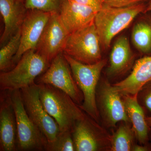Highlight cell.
<instances>
[{
  "label": "cell",
  "instance_id": "603a6c76",
  "mask_svg": "<svg viewBox=\"0 0 151 151\" xmlns=\"http://www.w3.org/2000/svg\"><path fill=\"white\" fill-rule=\"evenodd\" d=\"M62 0H24L25 7L29 10L59 13Z\"/></svg>",
  "mask_w": 151,
  "mask_h": 151
},
{
  "label": "cell",
  "instance_id": "d6986e66",
  "mask_svg": "<svg viewBox=\"0 0 151 151\" xmlns=\"http://www.w3.org/2000/svg\"><path fill=\"white\" fill-rule=\"evenodd\" d=\"M130 123L120 122L116 131L111 134V151H132L137 139Z\"/></svg>",
  "mask_w": 151,
  "mask_h": 151
},
{
  "label": "cell",
  "instance_id": "83f0119b",
  "mask_svg": "<svg viewBox=\"0 0 151 151\" xmlns=\"http://www.w3.org/2000/svg\"><path fill=\"white\" fill-rule=\"evenodd\" d=\"M151 12V0H149L147 4L145 12Z\"/></svg>",
  "mask_w": 151,
  "mask_h": 151
},
{
  "label": "cell",
  "instance_id": "7a4b0ae2",
  "mask_svg": "<svg viewBox=\"0 0 151 151\" xmlns=\"http://www.w3.org/2000/svg\"><path fill=\"white\" fill-rule=\"evenodd\" d=\"M146 7L145 3L125 7L104 4L94 21L102 48L108 49L113 38L127 28L138 15L145 12Z\"/></svg>",
  "mask_w": 151,
  "mask_h": 151
},
{
  "label": "cell",
  "instance_id": "277c9868",
  "mask_svg": "<svg viewBox=\"0 0 151 151\" xmlns=\"http://www.w3.org/2000/svg\"><path fill=\"white\" fill-rule=\"evenodd\" d=\"M63 53L84 96L83 103L79 106L86 114L100 123V115L96 105V90L101 72L107 64V60L102 59L94 64H86Z\"/></svg>",
  "mask_w": 151,
  "mask_h": 151
},
{
  "label": "cell",
  "instance_id": "484cf974",
  "mask_svg": "<svg viewBox=\"0 0 151 151\" xmlns=\"http://www.w3.org/2000/svg\"><path fill=\"white\" fill-rule=\"evenodd\" d=\"M76 2L99 11L105 4V0H73Z\"/></svg>",
  "mask_w": 151,
  "mask_h": 151
},
{
  "label": "cell",
  "instance_id": "4316f807",
  "mask_svg": "<svg viewBox=\"0 0 151 151\" xmlns=\"http://www.w3.org/2000/svg\"><path fill=\"white\" fill-rule=\"evenodd\" d=\"M149 150V148L146 145H141L136 144L134 146L132 151H147Z\"/></svg>",
  "mask_w": 151,
  "mask_h": 151
},
{
  "label": "cell",
  "instance_id": "30bf717a",
  "mask_svg": "<svg viewBox=\"0 0 151 151\" xmlns=\"http://www.w3.org/2000/svg\"><path fill=\"white\" fill-rule=\"evenodd\" d=\"M27 113L46 137L48 142L54 140L60 132L59 126L47 112L41 102L38 84L20 89Z\"/></svg>",
  "mask_w": 151,
  "mask_h": 151
},
{
  "label": "cell",
  "instance_id": "3957f363",
  "mask_svg": "<svg viewBox=\"0 0 151 151\" xmlns=\"http://www.w3.org/2000/svg\"><path fill=\"white\" fill-rule=\"evenodd\" d=\"M50 63L36 50L25 52L15 66L0 73L1 91L20 90L36 84L35 80Z\"/></svg>",
  "mask_w": 151,
  "mask_h": 151
},
{
  "label": "cell",
  "instance_id": "6da1fadb",
  "mask_svg": "<svg viewBox=\"0 0 151 151\" xmlns=\"http://www.w3.org/2000/svg\"><path fill=\"white\" fill-rule=\"evenodd\" d=\"M37 84L42 104L58 124L60 132L72 131L76 122L86 113L65 92L49 84Z\"/></svg>",
  "mask_w": 151,
  "mask_h": 151
},
{
  "label": "cell",
  "instance_id": "d4e9b609",
  "mask_svg": "<svg viewBox=\"0 0 151 151\" xmlns=\"http://www.w3.org/2000/svg\"><path fill=\"white\" fill-rule=\"evenodd\" d=\"M149 0H105V4L115 7H125L145 3Z\"/></svg>",
  "mask_w": 151,
  "mask_h": 151
},
{
  "label": "cell",
  "instance_id": "f1b7e54d",
  "mask_svg": "<svg viewBox=\"0 0 151 151\" xmlns=\"http://www.w3.org/2000/svg\"><path fill=\"white\" fill-rule=\"evenodd\" d=\"M146 122L149 127H151V117H148L146 118Z\"/></svg>",
  "mask_w": 151,
  "mask_h": 151
},
{
  "label": "cell",
  "instance_id": "9c48e42d",
  "mask_svg": "<svg viewBox=\"0 0 151 151\" xmlns=\"http://www.w3.org/2000/svg\"><path fill=\"white\" fill-rule=\"evenodd\" d=\"M35 83L49 84L65 92L79 106L83 103V94L63 52L52 60L47 69L36 79Z\"/></svg>",
  "mask_w": 151,
  "mask_h": 151
},
{
  "label": "cell",
  "instance_id": "44dd1931",
  "mask_svg": "<svg viewBox=\"0 0 151 151\" xmlns=\"http://www.w3.org/2000/svg\"><path fill=\"white\" fill-rule=\"evenodd\" d=\"M21 28L16 33L0 50V70L1 72L6 71L13 64V58L19 48L21 43Z\"/></svg>",
  "mask_w": 151,
  "mask_h": 151
},
{
  "label": "cell",
  "instance_id": "e0dca14e",
  "mask_svg": "<svg viewBox=\"0 0 151 151\" xmlns=\"http://www.w3.org/2000/svg\"><path fill=\"white\" fill-rule=\"evenodd\" d=\"M135 57L127 37L117 39L112 47L110 56L108 73L111 77L124 75L134 65Z\"/></svg>",
  "mask_w": 151,
  "mask_h": 151
},
{
  "label": "cell",
  "instance_id": "9a60e30c",
  "mask_svg": "<svg viewBox=\"0 0 151 151\" xmlns=\"http://www.w3.org/2000/svg\"><path fill=\"white\" fill-rule=\"evenodd\" d=\"M24 2L17 0H0V12L4 29L1 37V46L6 44L21 27L27 13Z\"/></svg>",
  "mask_w": 151,
  "mask_h": 151
},
{
  "label": "cell",
  "instance_id": "ba28073f",
  "mask_svg": "<svg viewBox=\"0 0 151 151\" xmlns=\"http://www.w3.org/2000/svg\"><path fill=\"white\" fill-rule=\"evenodd\" d=\"M86 114L76 122L72 134L76 151H111L112 134Z\"/></svg>",
  "mask_w": 151,
  "mask_h": 151
},
{
  "label": "cell",
  "instance_id": "8fae6325",
  "mask_svg": "<svg viewBox=\"0 0 151 151\" xmlns=\"http://www.w3.org/2000/svg\"><path fill=\"white\" fill-rule=\"evenodd\" d=\"M69 32L58 13H51L36 50L50 63L63 52Z\"/></svg>",
  "mask_w": 151,
  "mask_h": 151
},
{
  "label": "cell",
  "instance_id": "5bb4252c",
  "mask_svg": "<svg viewBox=\"0 0 151 151\" xmlns=\"http://www.w3.org/2000/svg\"><path fill=\"white\" fill-rule=\"evenodd\" d=\"M97 12L73 0H62L59 15L70 34L94 22Z\"/></svg>",
  "mask_w": 151,
  "mask_h": 151
},
{
  "label": "cell",
  "instance_id": "f546056e",
  "mask_svg": "<svg viewBox=\"0 0 151 151\" xmlns=\"http://www.w3.org/2000/svg\"><path fill=\"white\" fill-rule=\"evenodd\" d=\"M17 1H20L21 2H24V0H17Z\"/></svg>",
  "mask_w": 151,
  "mask_h": 151
},
{
  "label": "cell",
  "instance_id": "7c38bea8",
  "mask_svg": "<svg viewBox=\"0 0 151 151\" xmlns=\"http://www.w3.org/2000/svg\"><path fill=\"white\" fill-rule=\"evenodd\" d=\"M51 13L38 10H30L27 13L21 27V43L14 57L13 64L17 63L25 52L36 50Z\"/></svg>",
  "mask_w": 151,
  "mask_h": 151
},
{
  "label": "cell",
  "instance_id": "2e32d148",
  "mask_svg": "<svg viewBox=\"0 0 151 151\" xmlns=\"http://www.w3.org/2000/svg\"><path fill=\"white\" fill-rule=\"evenodd\" d=\"M151 81V56H149L138 59L130 75L113 84L121 94L134 95Z\"/></svg>",
  "mask_w": 151,
  "mask_h": 151
},
{
  "label": "cell",
  "instance_id": "4fadbf2b",
  "mask_svg": "<svg viewBox=\"0 0 151 151\" xmlns=\"http://www.w3.org/2000/svg\"><path fill=\"white\" fill-rule=\"evenodd\" d=\"M0 151H17L16 117L10 91H1Z\"/></svg>",
  "mask_w": 151,
  "mask_h": 151
},
{
  "label": "cell",
  "instance_id": "8992f818",
  "mask_svg": "<svg viewBox=\"0 0 151 151\" xmlns=\"http://www.w3.org/2000/svg\"><path fill=\"white\" fill-rule=\"evenodd\" d=\"M101 44L94 22L69 34L63 53L78 62L92 64L102 59Z\"/></svg>",
  "mask_w": 151,
  "mask_h": 151
},
{
  "label": "cell",
  "instance_id": "cb8c5ba5",
  "mask_svg": "<svg viewBox=\"0 0 151 151\" xmlns=\"http://www.w3.org/2000/svg\"><path fill=\"white\" fill-rule=\"evenodd\" d=\"M138 96H140L145 107L151 112V81L143 86L138 92Z\"/></svg>",
  "mask_w": 151,
  "mask_h": 151
},
{
  "label": "cell",
  "instance_id": "ffe728a7",
  "mask_svg": "<svg viewBox=\"0 0 151 151\" xmlns=\"http://www.w3.org/2000/svg\"><path fill=\"white\" fill-rule=\"evenodd\" d=\"M132 40L139 51L147 53L151 51V25L147 22H138L132 29Z\"/></svg>",
  "mask_w": 151,
  "mask_h": 151
},
{
  "label": "cell",
  "instance_id": "7402d4cb",
  "mask_svg": "<svg viewBox=\"0 0 151 151\" xmlns=\"http://www.w3.org/2000/svg\"><path fill=\"white\" fill-rule=\"evenodd\" d=\"M46 151H75L72 131H65L60 132L54 141L51 142H48Z\"/></svg>",
  "mask_w": 151,
  "mask_h": 151
},
{
  "label": "cell",
  "instance_id": "52a82bcc",
  "mask_svg": "<svg viewBox=\"0 0 151 151\" xmlns=\"http://www.w3.org/2000/svg\"><path fill=\"white\" fill-rule=\"evenodd\" d=\"M96 102L100 121L105 128H115L121 122L130 123L122 94L106 79L99 81Z\"/></svg>",
  "mask_w": 151,
  "mask_h": 151
},
{
  "label": "cell",
  "instance_id": "ac0fdd59",
  "mask_svg": "<svg viewBox=\"0 0 151 151\" xmlns=\"http://www.w3.org/2000/svg\"><path fill=\"white\" fill-rule=\"evenodd\" d=\"M122 94L127 115L137 140L141 145H146L148 140L149 127L142 107L138 100V94Z\"/></svg>",
  "mask_w": 151,
  "mask_h": 151
},
{
  "label": "cell",
  "instance_id": "5b68a950",
  "mask_svg": "<svg viewBox=\"0 0 151 151\" xmlns=\"http://www.w3.org/2000/svg\"><path fill=\"white\" fill-rule=\"evenodd\" d=\"M10 92L16 117L17 151H46L48 141L27 113L20 90Z\"/></svg>",
  "mask_w": 151,
  "mask_h": 151
}]
</instances>
